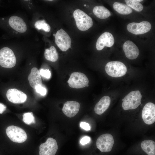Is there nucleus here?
<instances>
[{"mask_svg":"<svg viewBox=\"0 0 155 155\" xmlns=\"http://www.w3.org/2000/svg\"><path fill=\"white\" fill-rule=\"evenodd\" d=\"M34 26L38 30L42 29L46 32H49L51 30L50 26L44 20L37 21L34 24Z\"/></svg>","mask_w":155,"mask_h":155,"instance_id":"24","label":"nucleus"},{"mask_svg":"<svg viewBox=\"0 0 155 155\" xmlns=\"http://www.w3.org/2000/svg\"><path fill=\"white\" fill-rule=\"evenodd\" d=\"M142 117L146 124L151 125L155 121V105L149 102L144 106L142 112Z\"/></svg>","mask_w":155,"mask_h":155,"instance_id":"11","label":"nucleus"},{"mask_svg":"<svg viewBox=\"0 0 155 155\" xmlns=\"http://www.w3.org/2000/svg\"><path fill=\"white\" fill-rule=\"evenodd\" d=\"M36 92L40 94L42 96H44L46 94V89L41 86H37L35 88Z\"/></svg>","mask_w":155,"mask_h":155,"instance_id":"27","label":"nucleus"},{"mask_svg":"<svg viewBox=\"0 0 155 155\" xmlns=\"http://www.w3.org/2000/svg\"><path fill=\"white\" fill-rule=\"evenodd\" d=\"M114 143L112 135L108 133L100 135L97 139L96 146L102 152H109L111 151Z\"/></svg>","mask_w":155,"mask_h":155,"instance_id":"8","label":"nucleus"},{"mask_svg":"<svg viewBox=\"0 0 155 155\" xmlns=\"http://www.w3.org/2000/svg\"><path fill=\"white\" fill-rule=\"evenodd\" d=\"M105 70L109 75L113 77L117 78L124 75L127 72V68L122 62L112 61L106 64Z\"/></svg>","mask_w":155,"mask_h":155,"instance_id":"3","label":"nucleus"},{"mask_svg":"<svg viewBox=\"0 0 155 155\" xmlns=\"http://www.w3.org/2000/svg\"><path fill=\"white\" fill-rule=\"evenodd\" d=\"M30 86L35 89L37 86L42 85V83L40 71L36 67L33 68L28 77Z\"/></svg>","mask_w":155,"mask_h":155,"instance_id":"17","label":"nucleus"},{"mask_svg":"<svg viewBox=\"0 0 155 155\" xmlns=\"http://www.w3.org/2000/svg\"><path fill=\"white\" fill-rule=\"evenodd\" d=\"M6 95L9 101L15 104L24 103L27 98V96L25 93L15 88L9 89L7 91Z\"/></svg>","mask_w":155,"mask_h":155,"instance_id":"12","label":"nucleus"},{"mask_svg":"<svg viewBox=\"0 0 155 155\" xmlns=\"http://www.w3.org/2000/svg\"><path fill=\"white\" fill-rule=\"evenodd\" d=\"M94 14L98 18L101 19L107 18L111 15L109 11L103 6H97L93 8Z\"/></svg>","mask_w":155,"mask_h":155,"instance_id":"20","label":"nucleus"},{"mask_svg":"<svg viewBox=\"0 0 155 155\" xmlns=\"http://www.w3.org/2000/svg\"><path fill=\"white\" fill-rule=\"evenodd\" d=\"M114 37L110 33L106 32L103 33L98 39L96 47L98 51L102 50L105 46L111 47L114 44Z\"/></svg>","mask_w":155,"mask_h":155,"instance_id":"13","label":"nucleus"},{"mask_svg":"<svg viewBox=\"0 0 155 155\" xmlns=\"http://www.w3.org/2000/svg\"><path fill=\"white\" fill-rule=\"evenodd\" d=\"M9 26L15 30L21 33L25 32L27 30V26L23 20L17 16L11 17L8 21Z\"/></svg>","mask_w":155,"mask_h":155,"instance_id":"16","label":"nucleus"},{"mask_svg":"<svg viewBox=\"0 0 155 155\" xmlns=\"http://www.w3.org/2000/svg\"><path fill=\"white\" fill-rule=\"evenodd\" d=\"M58 148L56 140L51 137L48 138L44 143L39 147V155H55Z\"/></svg>","mask_w":155,"mask_h":155,"instance_id":"10","label":"nucleus"},{"mask_svg":"<svg viewBox=\"0 0 155 155\" xmlns=\"http://www.w3.org/2000/svg\"><path fill=\"white\" fill-rule=\"evenodd\" d=\"M84 5L85 6H86V4H85V5Z\"/></svg>","mask_w":155,"mask_h":155,"instance_id":"31","label":"nucleus"},{"mask_svg":"<svg viewBox=\"0 0 155 155\" xmlns=\"http://www.w3.org/2000/svg\"><path fill=\"white\" fill-rule=\"evenodd\" d=\"M79 103L74 101H68L64 104L62 108L63 113L67 117L71 118L78 113L80 108Z\"/></svg>","mask_w":155,"mask_h":155,"instance_id":"15","label":"nucleus"},{"mask_svg":"<svg viewBox=\"0 0 155 155\" xmlns=\"http://www.w3.org/2000/svg\"><path fill=\"white\" fill-rule=\"evenodd\" d=\"M73 16L76 26L80 30H87L92 26L93 22L92 19L82 10L76 9L73 12Z\"/></svg>","mask_w":155,"mask_h":155,"instance_id":"1","label":"nucleus"},{"mask_svg":"<svg viewBox=\"0 0 155 155\" xmlns=\"http://www.w3.org/2000/svg\"><path fill=\"white\" fill-rule=\"evenodd\" d=\"M142 150L148 155H155V143L151 140L142 141L141 144Z\"/></svg>","mask_w":155,"mask_h":155,"instance_id":"19","label":"nucleus"},{"mask_svg":"<svg viewBox=\"0 0 155 155\" xmlns=\"http://www.w3.org/2000/svg\"><path fill=\"white\" fill-rule=\"evenodd\" d=\"M45 58L47 60L55 62L57 60L59 56L55 48L53 46L45 49L44 52Z\"/></svg>","mask_w":155,"mask_h":155,"instance_id":"22","label":"nucleus"},{"mask_svg":"<svg viewBox=\"0 0 155 155\" xmlns=\"http://www.w3.org/2000/svg\"><path fill=\"white\" fill-rule=\"evenodd\" d=\"M55 37L56 44L62 51H66L70 48L71 42V38L63 29L58 30Z\"/></svg>","mask_w":155,"mask_h":155,"instance_id":"7","label":"nucleus"},{"mask_svg":"<svg viewBox=\"0 0 155 155\" xmlns=\"http://www.w3.org/2000/svg\"><path fill=\"white\" fill-rule=\"evenodd\" d=\"M123 49L126 57L130 59H136L139 54V50L137 47L130 40H127L124 43Z\"/></svg>","mask_w":155,"mask_h":155,"instance_id":"14","label":"nucleus"},{"mask_svg":"<svg viewBox=\"0 0 155 155\" xmlns=\"http://www.w3.org/2000/svg\"><path fill=\"white\" fill-rule=\"evenodd\" d=\"M113 9L122 15H128L132 12L131 8L127 5L117 2L113 5Z\"/></svg>","mask_w":155,"mask_h":155,"instance_id":"21","label":"nucleus"},{"mask_svg":"<svg viewBox=\"0 0 155 155\" xmlns=\"http://www.w3.org/2000/svg\"><path fill=\"white\" fill-rule=\"evenodd\" d=\"M7 136L12 141L18 143H23L27 140L26 132L22 128L15 126H8L6 130Z\"/></svg>","mask_w":155,"mask_h":155,"instance_id":"6","label":"nucleus"},{"mask_svg":"<svg viewBox=\"0 0 155 155\" xmlns=\"http://www.w3.org/2000/svg\"><path fill=\"white\" fill-rule=\"evenodd\" d=\"M111 103L110 97L107 96L103 97L96 104L94 110L96 113L100 115L108 108Z\"/></svg>","mask_w":155,"mask_h":155,"instance_id":"18","label":"nucleus"},{"mask_svg":"<svg viewBox=\"0 0 155 155\" xmlns=\"http://www.w3.org/2000/svg\"><path fill=\"white\" fill-rule=\"evenodd\" d=\"M16 57L12 50L7 47H4L0 50V65L6 68L14 67L16 63Z\"/></svg>","mask_w":155,"mask_h":155,"instance_id":"4","label":"nucleus"},{"mask_svg":"<svg viewBox=\"0 0 155 155\" xmlns=\"http://www.w3.org/2000/svg\"><path fill=\"white\" fill-rule=\"evenodd\" d=\"M89 80L83 73L74 72L70 75L67 83L69 86L74 88H81L89 86Z\"/></svg>","mask_w":155,"mask_h":155,"instance_id":"5","label":"nucleus"},{"mask_svg":"<svg viewBox=\"0 0 155 155\" xmlns=\"http://www.w3.org/2000/svg\"><path fill=\"white\" fill-rule=\"evenodd\" d=\"M142 95L139 90L131 91L124 98L122 103V106L124 110H132L136 108L141 104Z\"/></svg>","mask_w":155,"mask_h":155,"instance_id":"2","label":"nucleus"},{"mask_svg":"<svg viewBox=\"0 0 155 155\" xmlns=\"http://www.w3.org/2000/svg\"><path fill=\"white\" fill-rule=\"evenodd\" d=\"M6 108V106L3 104L0 103V114H2Z\"/></svg>","mask_w":155,"mask_h":155,"instance_id":"30","label":"nucleus"},{"mask_svg":"<svg viewBox=\"0 0 155 155\" xmlns=\"http://www.w3.org/2000/svg\"><path fill=\"white\" fill-rule=\"evenodd\" d=\"M41 75L47 79H49L51 76V73L48 69H41L39 71Z\"/></svg>","mask_w":155,"mask_h":155,"instance_id":"26","label":"nucleus"},{"mask_svg":"<svg viewBox=\"0 0 155 155\" xmlns=\"http://www.w3.org/2000/svg\"><path fill=\"white\" fill-rule=\"evenodd\" d=\"M125 1L127 5L137 12H140L143 9V6L137 0H125Z\"/></svg>","mask_w":155,"mask_h":155,"instance_id":"23","label":"nucleus"},{"mask_svg":"<svg viewBox=\"0 0 155 155\" xmlns=\"http://www.w3.org/2000/svg\"><path fill=\"white\" fill-rule=\"evenodd\" d=\"M23 117V121L26 124L29 125L35 123L34 117L32 112L24 113Z\"/></svg>","mask_w":155,"mask_h":155,"instance_id":"25","label":"nucleus"},{"mask_svg":"<svg viewBox=\"0 0 155 155\" xmlns=\"http://www.w3.org/2000/svg\"><path fill=\"white\" fill-rule=\"evenodd\" d=\"M80 126L81 127L86 130H89L90 129L89 124L86 122H81L80 123Z\"/></svg>","mask_w":155,"mask_h":155,"instance_id":"29","label":"nucleus"},{"mask_svg":"<svg viewBox=\"0 0 155 155\" xmlns=\"http://www.w3.org/2000/svg\"><path fill=\"white\" fill-rule=\"evenodd\" d=\"M90 140V138L87 136L83 137L80 141V143L82 145L86 144L89 143Z\"/></svg>","mask_w":155,"mask_h":155,"instance_id":"28","label":"nucleus"},{"mask_svg":"<svg viewBox=\"0 0 155 155\" xmlns=\"http://www.w3.org/2000/svg\"><path fill=\"white\" fill-rule=\"evenodd\" d=\"M151 27V25L149 22L144 21L140 23H130L128 24L127 28L129 32L135 35H138L148 32Z\"/></svg>","mask_w":155,"mask_h":155,"instance_id":"9","label":"nucleus"}]
</instances>
